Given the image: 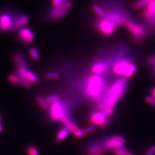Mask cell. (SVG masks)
Instances as JSON below:
<instances>
[{
	"mask_svg": "<svg viewBox=\"0 0 155 155\" xmlns=\"http://www.w3.org/2000/svg\"><path fill=\"white\" fill-rule=\"evenodd\" d=\"M150 1L151 0H140L134 4L133 7L135 9L141 8L144 6H146L148 5V4L150 2Z\"/></svg>",
	"mask_w": 155,
	"mask_h": 155,
	"instance_id": "603a6c76",
	"label": "cell"
},
{
	"mask_svg": "<svg viewBox=\"0 0 155 155\" xmlns=\"http://www.w3.org/2000/svg\"><path fill=\"white\" fill-rule=\"evenodd\" d=\"M151 93L152 96L155 99V86H153L151 89Z\"/></svg>",
	"mask_w": 155,
	"mask_h": 155,
	"instance_id": "d6a6232c",
	"label": "cell"
},
{
	"mask_svg": "<svg viewBox=\"0 0 155 155\" xmlns=\"http://www.w3.org/2000/svg\"><path fill=\"white\" fill-rule=\"evenodd\" d=\"M92 9L94 12L100 17H102L105 14V11H103V9H102L97 4H94L92 5Z\"/></svg>",
	"mask_w": 155,
	"mask_h": 155,
	"instance_id": "d4e9b609",
	"label": "cell"
},
{
	"mask_svg": "<svg viewBox=\"0 0 155 155\" xmlns=\"http://www.w3.org/2000/svg\"><path fill=\"white\" fill-rule=\"evenodd\" d=\"M28 21L29 17H28V16L25 14H21L15 18L13 22V25L12 26L11 30L16 31L20 29H22L28 23Z\"/></svg>",
	"mask_w": 155,
	"mask_h": 155,
	"instance_id": "5bb4252c",
	"label": "cell"
},
{
	"mask_svg": "<svg viewBox=\"0 0 155 155\" xmlns=\"http://www.w3.org/2000/svg\"><path fill=\"white\" fill-rule=\"evenodd\" d=\"M60 121L64 125L65 127L68 129L70 132H72L74 133L79 129V128L78 127L77 125H76V124L73 121V119L70 117H69L68 115L63 117L60 119Z\"/></svg>",
	"mask_w": 155,
	"mask_h": 155,
	"instance_id": "9a60e30c",
	"label": "cell"
},
{
	"mask_svg": "<svg viewBox=\"0 0 155 155\" xmlns=\"http://www.w3.org/2000/svg\"><path fill=\"white\" fill-rule=\"evenodd\" d=\"M96 129L95 126V125H90L87 128H86L85 129H83L85 135H87L88 134H90L91 133L93 132Z\"/></svg>",
	"mask_w": 155,
	"mask_h": 155,
	"instance_id": "f1b7e54d",
	"label": "cell"
},
{
	"mask_svg": "<svg viewBox=\"0 0 155 155\" xmlns=\"http://www.w3.org/2000/svg\"><path fill=\"white\" fill-rule=\"evenodd\" d=\"M143 17L155 32V0H151L144 9Z\"/></svg>",
	"mask_w": 155,
	"mask_h": 155,
	"instance_id": "9c48e42d",
	"label": "cell"
},
{
	"mask_svg": "<svg viewBox=\"0 0 155 155\" xmlns=\"http://www.w3.org/2000/svg\"><path fill=\"white\" fill-rule=\"evenodd\" d=\"M26 154L28 155H39V151L35 146H28L26 149Z\"/></svg>",
	"mask_w": 155,
	"mask_h": 155,
	"instance_id": "484cf974",
	"label": "cell"
},
{
	"mask_svg": "<svg viewBox=\"0 0 155 155\" xmlns=\"http://www.w3.org/2000/svg\"><path fill=\"white\" fill-rule=\"evenodd\" d=\"M52 1H53V0H52Z\"/></svg>",
	"mask_w": 155,
	"mask_h": 155,
	"instance_id": "d590c367",
	"label": "cell"
},
{
	"mask_svg": "<svg viewBox=\"0 0 155 155\" xmlns=\"http://www.w3.org/2000/svg\"><path fill=\"white\" fill-rule=\"evenodd\" d=\"M107 89V82L99 75H92L87 79L85 86V93L89 98L99 101Z\"/></svg>",
	"mask_w": 155,
	"mask_h": 155,
	"instance_id": "3957f363",
	"label": "cell"
},
{
	"mask_svg": "<svg viewBox=\"0 0 155 155\" xmlns=\"http://www.w3.org/2000/svg\"><path fill=\"white\" fill-rule=\"evenodd\" d=\"M127 87L128 78H118L106 89L98 101V109L100 110L107 109H113V107L125 94Z\"/></svg>",
	"mask_w": 155,
	"mask_h": 155,
	"instance_id": "6da1fadb",
	"label": "cell"
},
{
	"mask_svg": "<svg viewBox=\"0 0 155 155\" xmlns=\"http://www.w3.org/2000/svg\"><path fill=\"white\" fill-rule=\"evenodd\" d=\"M29 53L32 59L35 61H38L39 59V52L36 47H32L29 50Z\"/></svg>",
	"mask_w": 155,
	"mask_h": 155,
	"instance_id": "44dd1931",
	"label": "cell"
},
{
	"mask_svg": "<svg viewBox=\"0 0 155 155\" xmlns=\"http://www.w3.org/2000/svg\"><path fill=\"white\" fill-rule=\"evenodd\" d=\"M70 132V130L65 127H63L59 129L56 134L55 138V141L57 143L61 142L67 137Z\"/></svg>",
	"mask_w": 155,
	"mask_h": 155,
	"instance_id": "e0dca14e",
	"label": "cell"
},
{
	"mask_svg": "<svg viewBox=\"0 0 155 155\" xmlns=\"http://www.w3.org/2000/svg\"><path fill=\"white\" fill-rule=\"evenodd\" d=\"M36 101L39 104V106L44 110L48 109V103H47L46 100H44L41 97H38L36 98Z\"/></svg>",
	"mask_w": 155,
	"mask_h": 155,
	"instance_id": "7402d4cb",
	"label": "cell"
},
{
	"mask_svg": "<svg viewBox=\"0 0 155 155\" xmlns=\"http://www.w3.org/2000/svg\"><path fill=\"white\" fill-rule=\"evenodd\" d=\"M2 130V126L1 124V117L0 116V132Z\"/></svg>",
	"mask_w": 155,
	"mask_h": 155,
	"instance_id": "e575fe53",
	"label": "cell"
},
{
	"mask_svg": "<svg viewBox=\"0 0 155 155\" xmlns=\"http://www.w3.org/2000/svg\"><path fill=\"white\" fill-rule=\"evenodd\" d=\"M124 26L129 31L132 39L136 43H141L147 35V31L145 26L134 21L129 19L126 21Z\"/></svg>",
	"mask_w": 155,
	"mask_h": 155,
	"instance_id": "277c9868",
	"label": "cell"
},
{
	"mask_svg": "<svg viewBox=\"0 0 155 155\" xmlns=\"http://www.w3.org/2000/svg\"><path fill=\"white\" fill-rule=\"evenodd\" d=\"M146 64L152 69V75L155 79V55H151L146 60Z\"/></svg>",
	"mask_w": 155,
	"mask_h": 155,
	"instance_id": "d6986e66",
	"label": "cell"
},
{
	"mask_svg": "<svg viewBox=\"0 0 155 155\" xmlns=\"http://www.w3.org/2000/svg\"><path fill=\"white\" fill-rule=\"evenodd\" d=\"M145 101L155 108V99L152 96H147L145 98Z\"/></svg>",
	"mask_w": 155,
	"mask_h": 155,
	"instance_id": "83f0119b",
	"label": "cell"
},
{
	"mask_svg": "<svg viewBox=\"0 0 155 155\" xmlns=\"http://www.w3.org/2000/svg\"><path fill=\"white\" fill-rule=\"evenodd\" d=\"M72 5L71 2L67 1L58 6L53 7L48 13V19L51 21H56L62 18L67 14L68 9Z\"/></svg>",
	"mask_w": 155,
	"mask_h": 155,
	"instance_id": "8992f818",
	"label": "cell"
},
{
	"mask_svg": "<svg viewBox=\"0 0 155 155\" xmlns=\"http://www.w3.org/2000/svg\"><path fill=\"white\" fill-rule=\"evenodd\" d=\"M13 61L16 67L27 65L25 56L21 53H16L13 55Z\"/></svg>",
	"mask_w": 155,
	"mask_h": 155,
	"instance_id": "2e32d148",
	"label": "cell"
},
{
	"mask_svg": "<svg viewBox=\"0 0 155 155\" xmlns=\"http://www.w3.org/2000/svg\"><path fill=\"white\" fill-rule=\"evenodd\" d=\"M111 68V61L100 60L95 62L91 67V71L95 75H102L106 73Z\"/></svg>",
	"mask_w": 155,
	"mask_h": 155,
	"instance_id": "30bf717a",
	"label": "cell"
},
{
	"mask_svg": "<svg viewBox=\"0 0 155 155\" xmlns=\"http://www.w3.org/2000/svg\"><path fill=\"white\" fill-rule=\"evenodd\" d=\"M26 79L29 81L30 83H39V79L38 77L36 75V74L31 71H28L26 76Z\"/></svg>",
	"mask_w": 155,
	"mask_h": 155,
	"instance_id": "ffe728a7",
	"label": "cell"
},
{
	"mask_svg": "<svg viewBox=\"0 0 155 155\" xmlns=\"http://www.w3.org/2000/svg\"><path fill=\"white\" fill-rule=\"evenodd\" d=\"M113 153L116 155H119L124 152H125L127 151V149L124 146H121V147H119L117 148L116 149H114L113 150Z\"/></svg>",
	"mask_w": 155,
	"mask_h": 155,
	"instance_id": "4316f807",
	"label": "cell"
},
{
	"mask_svg": "<svg viewBox=\"0 0 155 155\" xmlns=\"http://www.w3.org/2000/svg\"><path fill=\"white\" fill-rule=\"evenodd\" d=\"M155 153V145H152L151 146L148 151L146 153L145 155H154Z\"/></svg>",
	"mask_w": 155,
	"mask_h": 155,
	"instance_id": "1f68e13d",
	"label": "cell"
},
{
	"mask_svg": "<svg viewBox=\"0 0 155 155\" xmlns=\"http://www.w3.org/2000/svg\"><path fill=\"white\" fill-rule=\"evenodd\" d=\"M59 77V74L56 73H48L46 75V77L49 79H56Z\"/></svg>",
	"mask_w": 155,
	"mask_h": 155,
	"instance_id": "f546056e",
	"label": "cell"
},
{
	"mask_svg": "<svg viewBox=\"0 0 155 155\" xmlns=\"http://www.w3.org/2000/svg\"><path fill=\"white\" fill-rule=\"evenodd\" d=\"M35 38L34 34L28 28L21 29L17 35V39L24 44H29Z\"/></svg>",
	"mask_w": 155,
	"mask_h": 155,
	"instance_id": "4fadbf2b",
	"label": "cell"
},
{
	"mask_svg": "<svg viewBox=\"0 0 155 155\" xmlns=\"http://www.w3.org/2000/svg\"><path fill=\"white\" fill-rule=\"evenodd\" d=\"M104 147L108 150H113L124 146L125 139L120 135H113L105 138L102 141Z\"/></svg>",
	"mask_w": 155,
	"mask_h": 155,
	"instance_id": "52a82bcc",
	"label": "cell"
},
{
	"mask_svg": "<svg viewBox=\"0 0 155 155\" xmlns=\"http://www.w3.org/2000/svg\"><path fill=\"white\" fill-rule=\"evenodd\" d=\"M115 58L111 60L113 73L119 77H132L137 70V66L132 58L126 55L123 47L119 48Z\"/></svg>",
	"mask_w": 155,
	"mask_h": 155,
	"instance_id": "7a4b0ae2",
	"label": "cell"
},
{
	"mask_svg": "<svg viewBox=\"0 0 155 155\" xmlns=\"http://www.w3.org/2000/svg\"><path fill=\"white\" fill-rule=\"evenodd\" d=\"M119 155H133V154L132 153L129 152L128 151H127V152H124V153H122V154H121Z\"/></svg>",
	"mask_w": 155,
	"mask_h": 155,
	"instance_id": "836d02e7",
	"label": "cell"
},
{
	"mask_svg": "<svg viewBox=\"0 0 155 155\" xmlns=\"http://www.w3.org/2000/svg\"><path fill=\"white\" fill-rule=\"evenodd\" d=\"M74 136L76 139H79V138H81L85 135L83 130L79 129V130H78L77 131H76L74 133Z\"/></svg>",
	"mask_w": 155,
	"mask_h": 155,
	"instance_id": "4dcf8cb0",
	"label": "cell"
},
{
	"mask_svg": "<svg viewBox=\"0 0 155 155\" xmlns=\"http://www.w3.org/2000/svg\"><path fill=\"white\" fill-rule=\"evenodd\" d=\"M90 122L93 125L98 126L101 128H106L110 122V117H106L101 110L94 112L91 114Z\"/></svg>",
	"mask_w": 155,
	"mask_h": 155,
	"instance_id": "ba28073f",
	"label": "cell"
},
{
	"mask_svg": "<svg viewBox=\"0 0 155 155\" xmlns=\"http://www.w3.org/2000/svg\"><path fill=\"white\" fill-rule=\"evenodd\" d=\"M65 101H58L52 103L49 107V117L52 121H60L63 117L68 115V107Z\"/></svg>",
	"mask_w": 155,
	"mask_h": 155,
	"instance_id": "5b68a950",
	"label": "cell"
},
{
	"mask_svg": "<svg viewBox=\"0 0 155 155\" xmlns=\"http://www.w3.org/2000/svg\"><path fill=\"white\" fill-rule=\"evenodd\" d=\"M16 18H13L8 13L0 14V29L1 31L11 30L12 26Z\"/></svg>",
	"mask_w": 155,
	"mask_h": 155,
	"instance_id": "7c38bea8",
	"label": "cell"
},
{
	"mask_svg": "<svg viewBox=\"0 0 155 155\" xmlns=\"http://www.w3.org/2000/svg\"><path fill=\"white\" fill-rule=\"evenodd\" d=\"M8 80L12 85H21V79L16 73L11 74L8 77Z\"/></svg>",
	"mask_w": 155,
	"mask_h": 155,
	"instance_id": "ac0fdd59",
	"label": "cell"
},
{
	"mask_svg": "<svg viewBox=\"0 0 155 155\" xmlns=\"http://www.w3.org/2000/svg\"><path fill=\"white\" fill-rule=\"evenodd\" d=\"M86 151L87 155H102L107 151L104 147L102 141L91 142L86 148Z\"/></svg>",
	"mask_w": 155,
	"mask_h": 155,
	"instance_id": "8fae6325",
	"label": "cell"
},
{
	"mask_svg": "<svg viewBox=\"0 0 155 155\" xmlns=\"http://www.w3.org/2000/svg\"><path fill=\"white\" fill-rule=\"evenodd\" d=\"M59 100V97L58 95H56V94H53V95H49L46 99L47 103L48 104H50V105H51L52 103H55V102L58 101Z\"/></svg>",
	"mask_w": 155,
	"mask_h": 155,
	"instance_id": "cb8c5ba5",
	"label": "cell"
}]
</instances>
